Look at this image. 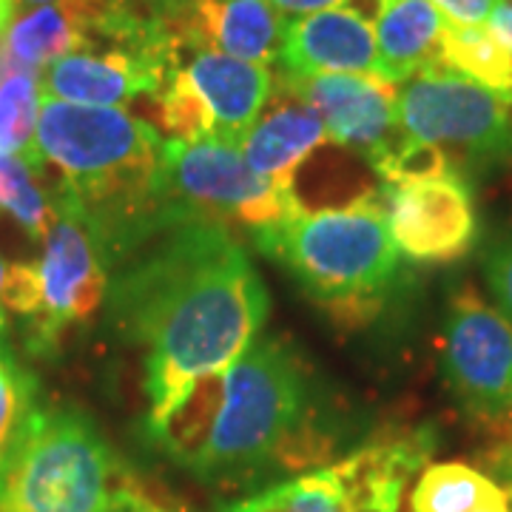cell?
Returning <instances> with one entry per match:
<instances>
[{
    "label": "cell",
    "mask_w": 512,
    "mask_h": 512,
    "mask_svg": "<svg viewBox=\"0 0 512 512\" xmlns=\"http://www.w3.org/2000/svg\"><path fill=\"white\" fill-rule=\"evenodd\" d=\"M111 325L143 350L146 421L237 362L271 313L251 256L231 228L211 220L171 225L109 279Z\"/></svg>",
    "instance_id": "1"
},
{
    "label": "cell",
    "mask_w": 512,
    "mask_h": 512,
    "mask_svg": "<svg viewBox=\"0 0 512 512\" xmlns=\"http://www.w3.org/2000/svg\"><path fill=\"white\" fill-rule=\"evenodd\" d=\"M143 433L202 484L251 490L322 467L339 424L305 359L282 339H259L234 365L194 384L163 419L146 421Z\"/></svg>",
    "instance_id": "2"
},
{
    "label": "cell",
    "mask_w": 512,
    "mask_h": 512,
    "mask_svg": "<svg viewBox=\"0 0 512 512\" xmlns=\"http://www.w3.org/2000/svg\"><path fill=\"white\" fill-rule=\"evenodd\" d=\"M165 146L157 128L126 109L40 100L35 165L55 174L57 208L86 222L106 265H123L188 220L168 188Z\"/></svg>",
    "instance_id": "3"
},
{
    "label": "cell",
    "mask_w": 512,
    "mask_h": 512,
    "mask_svg": "<svg viewBox=\"0 0 512 512\" xmlns=\"http://www.w3.org/2000/svg\"><path fill=\"white\" fill-rule=\"evenodd\" d=\"M251 237L259 254L282 265L322 311L348 328L382 311L402 271L382 191L339 208H302Z\"/></svg>",
    "instance_id": "4"
},
{
    "label": "cell",
    "mask_w": 512,
    "mask_h": 512,
    "mask_svg": "<svg viewBox=\"0 0 512 512\" xmlns=\"http://www.w3.org/2000/svg\"><path fill=\"white\" fill-rule=\"evenodd\" d=\"M123 476L126 467L83 407H37L0 467V512H103Z\"/></svg>",
    "instance_id": "5"
},
{
    "label": "cell",
    "mask_w": 512,
    "mask_h": 512,
    "mask_svg": "<svg viewBox=\"0 0 512 512\" xmlns=\"http://www.w3.org/2000/svg\"><path fill=\"white\" fill-rule=\"evenodd\" d=\"M433 453V427H387L345 458L282 478L220 512H404L407 487Z\"/></svg>",
    "instance_id": "6"
},
{
    "label": "cell",
    "mask_w": 512,
    "mask_h": 512,
    "mask_svg": "<svg viewBox=\"0 0 512 512\" xmlns=\"http://www.w3.org/2000/svg\"><path fill=\"white\" fill-rule=\"evenodd\" d=\"M40 245L37 262L9 265L3 305L18 319L26 350L37 359H52L63 339L103 308L109 265L86 222L72 211H60Z\"/></svg>",
    "instance_id": "7"
},
{
    "label": "cell",
    "mask_w": 512,
    "mask_h": 512,
    "mask_svg": "<svg viewBox=\"0 0 512 512\" xmlns=\"http://www.w3.org/2000/svg\"><path fill=\"white\" fill-rule=\"evenodd\" d=\"M399 126L404 137L439 148L467 180L512 165V94L484 89L444 66L404 80Z\"/></svg>",
    "instance_id": "8"
},
{
    "label": "cell",
    "mask_w": 512,
    "mask_h": 512,
    "mask_svg": "<svg viewBox=\"0 0 512 512\" xmlns=\"http://www.w3.org/2000/svg\"><path fill=\"white\" fill-rule=\"evenodd\" d=\"M274 94L268 66L220 52H194L177 63L163 92L154 97L157 128L171 140L242 143Z\"/></svg>",
    "instance_id": "9"
},
{
    "label": "cell",
    "mask_w": 512,
    "mask_h": 512,
    "mask_svg": "<svg viewBox=\"0 0 512 512\" xmlns=\"http://www.w3.org/2000/svg\"><path fill=\"white\" fill-rule=\"evenodd\" d=\"M441 373L464 419L495 439H512V322L473 288L450 299Z\"/></svg>",
    "instance_id": "10"
},
{
    "label": "cell",
    "mask_w": 512,
    "mask_h": 512,
    "mask_svg": "<svg viewBox=\"0 0 512 512\" xmlns=\"http://www.w3.org/2000/svg\"><path fill=\"white\" fill-rule=\"evenodd\" d=\"M165 177L188 220H211L225 228L234 222L254 234L302 211L293 188L256 174L237 143L225 140H168Z\"/></svg>",
    "instance_id": "11"
},
{
    "label": "cell",
    "mask_w": 512,
    "mask_h": 512,
    "mask_svg": "<svg viewBox=\"0 0 512 512\" xmlns=\"http://www.w3.org/2000/svg\"><path fill=\"white\" fill-rule=\"evenodd\" d=\"M274 86L308 103L328 140L362 154L376 174L402 143L399 86L382 74H282Z\"/></svg>",
    "instance_id": "12"
},
{
    "label": "cell",
    "mask_w": 512,
    "mask_h": 512,
    "mask_svg": "<svg viewBox=\"0 0 512 512\" xmlns=\"http://www.w3.org/2000/svg\"><path fill=\"white\" fill-rule=\"evenodd\" d=\"M382 200L396 248L416 262H453L476 245L473 188L453 168L384 183Z\"/></svg>",
    "instance_id": "13"
},
{
    "label": "cell",
    "mask_w": 512,
    "mask_h": 512,
    "mask_svg": "<svg viewBox=\"0 0 512 512\" xmlns=\"http://www.w3.org/2000/svg\"><path fill=\"white\" fill-rule=\"evenodd\" d=\"M285 23L271 0H188L168 29L183 49L271 66L279 63Z\"/></svg>",
    "instance_id": "14"
},
{
    "label": "cell",
    "mask_w": 512,
    "mask_h": 512,
    "mask_svg": "<svg viewBox=\"0 0 512 512\" xmlns=\"http://www.w3.org/2000/svg\"><path fill=\"white\" fill-rule=\"evenodd\" d=\"M282 74H379L376 29L359 9H325L285 23Z\"/></svg>",
    "instance_id": "15"
},
{
    "label": "cell",
    "mask_w": 512,
    "mask_h": 512,
    "mask_svg": "<svg viewBox=\"0 0 512 512\" xmlns=\"http://www.w3.org/2000/svg\"><path fill=\"white\" fill-rule=\"evenodd\" d=\"M268 103L271 106H265V114L242 137L239 151L256 174L282 188H293L299 165L328 143V131L308 103L282 92L279 86H274Z\"/></svg>",
    "instance_id": "16"
},
{
    "label": "cell",
    "mask_w": 512,
    "mask_h": 512,
    "mask_svg": "<svg viewBox=\"0 0 512 512\" xmlns=\"http://www.w3.org/2000/svg\"><path fill=\"white\" fill-rule=\"evenodd\" d=\"M106 0H55L9 23L0 46V72H40L80 52Z\"/></svg>",
    "instance_id": "17"
},
{
    "label": "cell",
    "mask_w": 512,
    "mask_h": 512,
    "mask_svg": "<svg viewBox=\"0 0 512 512\" xmlns=\"http://www.w3.org/2000/svg\"><path fill=\"white\" fill-rule=\"evenodd\" d=\"M444 18L430 0H382L376 15L379 74L390 83H404L439 66Z\"/></svg>",
    "instance_id": "18"
},
{
    "label": "cell",
    "mask_w": 512,
    "mask_h": 512,
    "mask_svg": "<svg viewBox=\"0 0 512 512\" xmlns=\"http://www.w3.org/2000/svg\"><path fill=\"white\" fill-rule=\"evenodd\" d=\"M439 66L484 89L512 94V52L495 37L490 26H458L444 20Z\"/></svg>",
    "instance_id": "19"
},
{
    "label": "cell",
    "mask_w": 512,
    "mask_h": 512,
    "mask_svg": "<svg viewBox=\"0 0 512 512\" xmlns=\"http://www.w3.org/2000/svg\"><path fill=\"white\" fill-rule=\"evenodd\" d=\"M43 180V168L15 154H0V211L18 222L20 231L35 242H43L60 217L55 185Z\"/></svg>",
    "instance_id": "20"
},
{
    "label": "cell",
    "mask_w": 512,
    "mask_h": 512,
    "mask_svg": "<svg viewBox=\"0 0 512 512\" xmlns=\"http://www.w3.org/2000/svg\"><path fill=\"white\" fill-rule=\"evenodd\" d=\"M507 498L493 478L470 464H430L413 487V512H476Z\"/></svg>",
    "instance_id": "21"
},
{
    "label": "cell",
    "mask_w": 512,
    "mask_h": 512,
    "mask_svg": "<svg viewBox=\"0 0 512 512\" xmlns=\"http://www.w3.org/2000/svg\"><path fill=\"white\" fill-rule=\"evenodd\" d=\"M40 100L35 72H0V154H15L35 165Z\"/></svg>",
    "instance_id": "22"
},
{
    "label": "cell",
    "mask_w": 512,
    "mask_h": 512,
    "mask_svg": "<svg viewBox=\"0 0 512 512\" xmlns=\"http://www.w3.org/2000/svg\"><path fill=\"white\" fill-rule=\"evenodd\" d=\"M0 333V467L23 436L29 419L37 410V379Z\"/></svg>",
    "instance_id": "23"
},
{
    "label": "cell",
    "mask_w": 512,
    "mask_h": 512,
    "mask_svg": "<svg viewBox=\"0 0 512 512\" xmlns=\"http://www.w3.org/2000/svg\"><path fill=\"white\" fill-rule=\"evenodd\" d=\"M481 268L498 311L512 322V225L487 245Z\"/></svg>",
    "instance_id": "24"
},
{
    "label": "cell",
    "mask_w": 512,
    "mask_h": 512,
    "mask_svg": "<svg viewBox=\"0 0 512 512\" xmlns=\"http://www.w3.org/2000/svg\"><path fill=\"white\" fill-rule=\"evenodd\" d=\"M103 512H188L183 507L165 504L160 498L148 493L146 487L134 476H123V481L117 484V490L111 493L109 504Z\"/></svg>",
    "instance_id": "25"
},
{
    "label": "cell",
    "mask_w": 512,
    "mask_h": 512,
    "mask_svg": "<svg viewBox=\"0 0 512 512\" xmlns=\"http://www.w3.org/2000/svg\"><path fill=\"white\" fill-rule=\"evenodd\" d=\"M447 23L458 26H487L501 0H430Z\"/></svg>",
    "instance_id": "26"
},
{
    "label": "cell",
    "mask_w": 512,
    "mask_h": 512,
    "mask_svg": "<svg viewBox=\"0 0 512 512\" xmlns=\"http://www.w3.org/2000/svg\"><path fill=\"white\" fill-rule=\"evenodd\" d=\"M114 6L126 9L131 15L146 20H157V23H171L188 6V0H111Z\"/></svg>",
    "instance_id": "27"
},
{
    "label": "cell",
    "mask_w": 512,
    "mask_h": 512,
    "mask_svg": "<svg viewBox=\"0 0 512 512\" xmlns=\"http://www.w3.org/2000/svg\"><path fill=\"white\" fill-rule=\"evenodd\" d=\"M271 3H274L279 15L305 18V15H316V12H325V9H339L342 3H353V0H271Z\"/></svg>",
    "instance_id": "28"
},
{
    "label": "cell",
    "mask_w": 512,
    "mask_h": 512,
    "mask_svg": "<svg viewBox=\"0 0 512 512\" xmlns=\"http://www.w3.org/2000/svg\"><path fill=\"white\" fill-rule=\"evenodd\" d=\"M490 461V470H493L495 476H498V487L504 490L507 495V501H510V510H512V439L510 441H501L498 447L493 450V456L487 458Z\"/></svg>",
    "instance_id": "29"
},
{
    "label": "cell",
    "mask_w": 512,
    "mask_h": 512,
    "mask_svg": "<svg viewBox=\"0 0 512 512\" xmlns=\"http://www.w3.org/2000/svg\"><path fill=\"white\" fill-rule=\"evenodd\" d=\"M495 32V37L512 52V0H501L498 9L493 12V18L487 23Z\"/></svg>",
    "instance_id": "30"
},
{
    "label": "cell",
    "mask_w": 512,
    "mask_h": 512,
    "mask_svg": "<svg viewBox=\"0 0 512 512\" xmlns=\"http://www.w3.org/2000/svg\"><path fill=\"white\" fill-rule=\"evenodd\" d=\"M15 12H18V3L15 0H0V40L6 35L9 23L15 20Z\"/></svg>",
    "instance_id": "31"
},
{
    "label": "cell",
    "mask_w": 512,
    "mask_h": 512,
    "mask_svg": "<svg viewBox=\"0 0 512 512\" xmlns=\"http://www.w3.org/2000/svg\"><path fill=\"white\" fill-rule=\"evenodd\" d=\"M6 274H9V262L0 256V333H6V305H3V288H6Z\"/></svg>",
    "instance_id": "32"
},
{
    "label": "cell",
    "mask_w": 512,
    "mask_h": 512,
    "mask_svg": "<svg viewBox=\"0 0 512 512\" xmlns=\"http://www.w3.org/2000/svg\"><path fill=\"white\" fill-rule=\"evenodd\" d=\"M476 512H512L510 510V501L507 498H501V501H493V504H487V507H481Z\"/></svg>",
    "instance_id": "33"
},
{
    "label": "cell",
    "mask_w": 512,
    "mask_h": 512,
    "mask_svg": "<svg viewBox=\"0 0 512 512\" xmlns=\"http://www.w3.org/2000/svg\"><path fill=\"white\" fill-rule=\"evenodd\" d=\"M15 3H26V6H46V3H55V0H15Z\"/></svg>",
    "instance_id": "34"
}]
</instances>
